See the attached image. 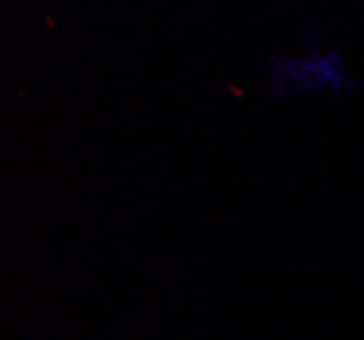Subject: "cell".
<instances>
[{
	"mask_svg": "<svg viewBox=\"0 0 364 340\" xmlns=\"http://www.w3.org/2000/svg\"><path fill=\"white\" fill-rule=\"evenodd\" d=\"M356 87L348 60L340 49H304L302 55H272L267 90L272 98L329 93L346 95Z\"/></svg>",
	"mask_w": 364,
	"mask_h": 340,
	"instance_id": "1",
	"label": "cell"
}]
</instances>
